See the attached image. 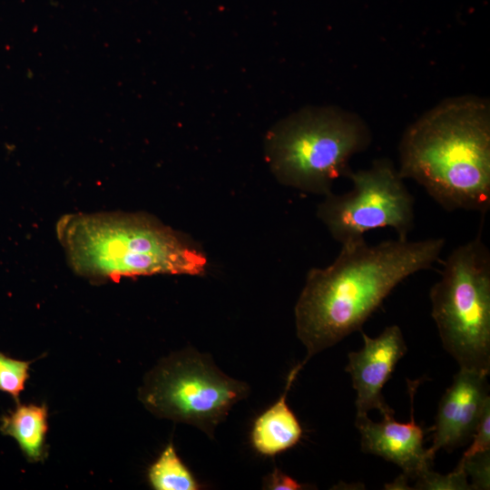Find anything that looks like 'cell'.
I'll use <instances>...</instances> for the list:
<instances>
[{
    "label": "cell",
    "instance_id": "2e32d148",
    "mask_svg": "<svg viewBox=\"0 0 490 490\" xmlns=\"http://www.w3.org/2000/svg\"><path fill=\"white\" fill-rule=\"evenodd\" d=\"M490 451L475 455L465 461H460L456 467L464 470L472 477L473 489H489L490 485Z\"/></svg>",
    "mask_w": 490,
    "mask_h": 490
},
{
    "label": "cell",
    "instance_id": "5bb4252c",
    "mask_svg": "<svg viewBox=\"0 0 490 490\" xmlns=\"http://www.w3.org/2000/svg\"><path fill=\"white\" fill-rule=\"evenodd\" d=\"M29 361L7 357L0 352V391L18 401L29 377Z\"/></svg>",
    "mask_w": 490,
    "mask_h": 490
},
{
    "label": "cell",
    "instance_id": "7c38bea8",
    "mask_svg": "<svg viewBox=\"0 0 490 490\" xmlns=\"http://www.w3.org/2000/svg\"><path fill=\"white\" fill-rule=\"evenodd\" d=\"M47 416L45 406L19 404L2 417L0 431L15 439L28 461L39 462L45 456Z\"/></svg>",
    "mask_w": 490,
    "mask_h": 490
},
{
    "label": "cell",
    "instance_id": "5b68a950",
    "mask_svg": "<svg viewBox=\"0 0 490 490\" xmlns=\"http://www.w3.org/2000/svg\"><path fill=\"white\" fill-rule=\"evenodd\" d=\"M444 348L460 368L490 371V250L481 233L455 248L429 292Z\"/></svg>",
    "mask_w": 490,
    "mask_h": 490
},
{
    "label": "cell",
    "instance_id": "3957f363",
    "mask_svg": "<svg viewBox=\"0 0 490 490\" xmlns=\"http://www.w3.org/2000/svg\"><path fill=\"white\" fill-rule=\"evenodd\" d=\"M55 230L71 268L95 280L195 276L207 266L204 254L180 232L144 213H70Z\"/></svg>",
    "mask_w": 490,
    "mask_h": 490
},
{
    "label": "cell",
    "instance_id": "ba28073f",
    "mask_svg": "<svg viewBox=\"0 0 490 490\" xmlns=\"http://www.w3.org/2000/svg\"><path fill=\"white\" fill-rule=\"evenodd\" d=\"M360 332L364 346L348 355L346 367L357 392L356 416L368 415L372 409L378 410L382 416L394 415L385 401L382 389L407 350L402 331L398 326L391 325L377 338Z\"/></svg>",
    "mask_w": 490,
    "mask_h": 490
},
{
    "label": "cell",
    "instance_id": "8992f818",
    "mask_svg": "<svg viewBox=\"0 0 490 490\" xmlns=\"http://www.w3.org/2000/svg\"><path fill=\"white\" fill-rule=\"evenodd\" d=\"M248 394V385L226 376L211 357L184 349L163 358L147 374L139 398L155 416L192 425L212 436L231 407Z\"/></svg>",
    "mask_w": 490,
    "mask_h": 490
},
{
    "label": "cell",
    "instance_id": "30bf717a",
    "mask_svg": "<svg viewBox=\"0 0 490 490\" xmlns=\"http://www.w3.org/2000/svg\"><path fill=\"white\" fill-rule=\"evenodd\" d=\"M408 382L410 421L399 423L394 415L383 416L374 422L365 416H356V426L360 433L363 452L376 455L401 467L407 478H417L431 469V459L423 446L424 431L414 417V395L418 382Z\"/></svg>",
    "mask_w": 490,
    "mask_h": 490
},
{
    "label": "cell",
    "instance_id": "9a60e30c",
    "mask_svg": "<svg viewBox=\"0 0 490 490\" xmlns=\"http://www.w3.org/2000/svg\"><path fill=\"white\" fill-rule=\"evenodd\" d=\"M467 475L464 470L455 469L448 475H442L431 469L416 478V489L436 490H468L473 489L467 482Z\"/></svg>",
    "mask_w": 490,
    "mask_h": 490
},
{
    "label": "cell",
    "instance_id": "9c48e42d",
    "mask_svg": "<svg viewBox=\"0 0 490 490\" xmlns=\"http://www.w3.org/2000/svg\"><path fill=\"white\" fill-rule=\"evenodd\" d=\"M487 374L460 368L438 405L431 446L434 460L440 449L452 450L464 445L475 432L485 405L490 402Z\"/></svg>",
    "mask_w": 490,
    "mask_h": 490
},
{
    "label": "cell",
    "instance_id": "8fae6325",
    "mask_svg": "<svg viewBox=\"0 0 490 490\" xmlns=\"http://www.w3.org/2000/svg\"><path fill=\"white\" fill-rule=\"evenodd\" d=\"M302 367L300 363L291 369L282 395L254 422L252 445L264 456H274L286 451L298 444L302 436L301 426L287 404V395Z\"/></svg>",
    "mask_w": 490,
    "mask_h": 490
},
{
    "label": "cell",
    "instance_id": "ac0fdd59",
    "mask_svg": "<svg viewBox=\"0 0 490 490\" xmlns=\"http://www.w3.org/2000/svg\"><path fill=\"white\" fill-rule=\"evenodd\" d=\"M269 489L275 490H299L303 485L294 478L285 475L279 469H275L267 480Z\"/></svg>",
    "mask_w": 490,
    "mask_h": 490
},
{
    "label": "cell",
    "instance_id": "4fadbf2b",
    "mask_svg": "<svg viewBox=\"0 0 490 490\" xmlns=\"http://www.w3.org/2000/svg\"><path fill=\"white\" fill-rule=\"evenodd\" d=\"M152 486L157 490H197L201 485L169 444L148 473Z\"/></svg>",
    "mask_w": 490,
    "mask_h": 490
},
{
    "label": "cell",
    "instance_id": "6da1fadb",
    "mask_svg": "<svg viewBox=\"0 0 490 490\" xmlns=\"http://www.w3.org/2000/svg\"><path fill=\"white\" fill-rule=\"evenodd\" d=\"M445 245L441 237L364 239L342 245L330 265L311 269L295 306L297 336L307 349L302 364L360 331L399 283L439 260Z\"/></svg>",
    "mask_w": 490,
    "mask_h": 490
},
{
    "label": "cell",
    "instance_id": "e0dca14e",
    "mask_svg": "<svg viewBox=\"0 0 490 490\" xmlns=\"http://www.w3.org/2000/svg\"><path fill=\"white\" fill-rule=\"evenodd\" d=\"M486 451H490V402L485 405L478 420L473 434V443L464 453L460 461Z\"/></svg>",
    "mask_w": 490,
    "mask_h": 490
},
{
    "label": "cell",
    "instance_id": "7a4b0ae2",
    "mask_svg": "<svg viewBox=\"0 0 490 490\" xmlns=\"http://www.w3.org/2000/svg\"><path fill=\"white\" fill-rule=\"evenodd\" d=\"M400 176L443 209H490V111L478 98L437 105L410 125L398 147Z\"/></svg>",
    "mask_w": 490,
    "mask_h": 490
},
{
    "label": "cell",
    "instance_id": "277c9868",
    "mask_svg": "<svg viewBox=\"0 0 490 490\" xmlns=\"http://www.w3.org/2000/svg\"><path fill=\"white\" fill-rule=\"evenodd\" d=\"M370 142V131L357 115L334 108L309 109L269 132L266 156L280 183L326 196L334 181L351 170L350 159Z\"/></svg>",
    "mask_w": 490,
    "mask_h": 490
},
{
    "label": "cell",
    "instance_id": "52a82bcc",
    "mask_svg": "<svg viewBox=\"0 0 490 490\" xmlns=\"http://www.w3.org/2000/svg\"><path fill=\"white\" fill-rule=\"evenodd\" d=\"M346 177L351 189L330 192L317 209L331 237L342 246L364 240L368 231L390 228L397 238L407 239L414 228L415 199L393 162L378 159Z\"/></svg>",
    "mask_w": 490,
    "mask_h": 490
}]
</instances>
